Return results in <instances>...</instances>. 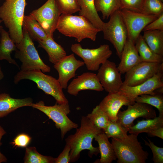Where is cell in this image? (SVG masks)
<instances>
[{
	"instance_id": "obj_1",
	"label": "cell",
	"mask_w": 163,
	"mask_h": 163,
	"mask_svg": "<svg viewBox=\"0 0 163 163\" xmlns=\"http://www.w3.org/2000/svg\"><path fill=\"white\" fill-rule=\"evenodd\" d=\"M103 132L95 126L86 116H82L81 126L76 128L74 134L69 136L66 139V144L71 147L70 152V162L77 161L83 150L89 151L88 155L92 158L100 152L98 147H94L92 141L95 135Z\"/></svg>"
},
{
	"instance_id": "obj_2",
	"label": "cell",
	"mask_w": 163,
	"mask_h": 163,
	"mask_svg": "<svg viewBox=\"0 0 163 163\" xmlns=\"http://www.w3.org/2000/svg\"><path fill=\"white\" fill-rule=\"evenodd\" d=\"M56 29L65 36L75 38L78 42L85 38L94 41L97 34L102 31L84 16L64 14L60 16Z\"/></svg>"
},
{
	"instance_id": "obj_3",
	"label": "cell",
	"mask_w": 163,
	"mask_h": 163,
	"mask_svg": "<svg viewBox=\"0 0 163 163\" xmlns=\"http://www.w3.org/2000/svg\"><path fill=\"white\" fill-rule=\"evenodd\" d=\"M27 5L26 0H7L0 7V18L15 44L23 38L22 25Z\"/></svg>"
},
{
	"instance_id": "obj_4",
	"label": "cell",
	"mask_w": 163,
	"mask_h": 163,
	"mask_svg": "<svg viewBox=\"0 0 163 163\" xmlns=\"http://www.w3.org/2000/svg\"><path fill=\"white\" fill-rule=\"evenodd\" d=\"M27 79L35 82L38 88L44 93L53 96L59 104L68 103L59 82L53 77L45 74L40 70H20L15 75L14 82L17 84L22 80Z\"/></svg>"
},
{
	"instance_id": "obj_5",
	"label": "cell",
	"mask_w": 163,
	"mask_h": 163,
	"mask_svg": "<svg viewBox=\"0 0 163 163\" xmlns=\"http://www.w3.org/2000/svg\"><path fill=\"white\" fill-rule=\"evenodd\" d=\"M138 136L132 134L122 139L111 138L117 163H145L149 153L144 151Z\"/></svg>"
},
{
	"instance_id": "obj_6",
	"label": "cell",
	"mask_w": 163,
	"mask_h": 163,
	"mask_svg": "<svg viewBox=\"0 0 163 163\" xmlns=\"http://www.w3.org/2000/svg\"><path fill=\"white\" fill-rule=\"evenodd\" d=\"M23 38L21 41L16 43L14 57L22 62L21 70H40L43 72H49L50 66L46 64L40 58L34 46L33 40L28 32L22 27Z\"/></svg>"
},
{
	"instance_id": "obj_7",
	"label": "cell",
	"mask_w": 163,
	"mask_h": 163,
	"mask_svg": "<svg viewBox=\"0 0 163 163\" xmlns=\"http://www.w3.org/2000/svg\"><path fill=\"white\" fill-rule=\"evenodd\" d=\"M31 107L43 113L55 123L56 127L61 130L62 140L68 132L78 127L77 124L67 116L70 112L69 103L59 104L56 103L53 106H47L43 101H40L35 104L33 103Z\"/></svg>"
},
{
	"instance_id": "obj_8",
	"label": "cell",
	"mask_w": 163,
	"mask_h": 163,
	"mask_svg": "<svg viewBox=\"0 0 163 163\" xmlns=\"http://www.w3.org/2000/svg\"><path fill=\"white\" fill-rule=\"evenodd\" d=\"M119 10L110 16L108 22L104 23L102 31L104 38L112 44L120 58L128 37L126 26Z\"/></svg>"
},
{
	"instance_id": "obj_9",
	"label": "cell",
	"mask_w": 163,
	"mask_h": 163,
	"mask_svg": "<svg viewBox=\"0 0 163 163\" xmlns=\"http://www.w3.org/2000/svg\"><path fill=\"white\" fill-rule=\"evenodd\" d=\"M61 13L56 0H48L43 5L30 12L28 16L37 21L48 36L53 38Z\"/></svg>"
},
{
	"instance_id": "obj_10",
	"label": "cell",
	"mask_w": 163,
	"mask_h": 163,
	"mask_svg": "<svg viewBox=\"0 0 163 163\" xmlns=\"http://www.w3.org/2000/svg\"><path fill=\"white\" fill-rule=\"evenodd\" d=\"M71 51L82 59L87 69L90 71L98 70L101 65L108 60L112 52L108 44L101 45L97 48L84 49L79 43L72 45Z\"/></svg>"
},
{
	"instance_id": "obj_11",
	"label": "cell",
	"mask_w": 163,
	"mask_h": 163,
	"mask_svg": "<svg viewBox=\"0 0 163 163\" xmlns=\"http://www.w3.org/2000/svg\"><path fill=\"white\" fill-rule=\"evenodd\" d=\"M126 26L127 39L135 44L144 27L158 17L157 16L138 12L126 9L119 10Z\"/></svg>"
},
{
	"instance_id": "obj_12",
	"label": "cell",
	"mask_w": 163,
	"mask_h": 163,
	"mask_svg": "<svg viewBox=\"0 0 163 163\" xmlns=\"http://www.w3.org/2000/svg\"><path fill=\"white\" fill-rule=\"evenodd\" d=\"M127 106L126 110L119 111L116 122L128 130L130 127L134 125V121L139 117L147 119L156 117L155 110L152 106L148 104L135 102Z\"/></svg>"
},
{
	"instance_id": "obj_13",
	"label": "cell",
	"mask_w": 163,
	"mask_h": 163,
	"mask_svg": "<svg viewBox=\"0 0 163 163\" xmlns=\"http://www.w3.org/2000/svg\"><path fill=\"white\" fill-rule=\"evenodd\" d=\"M163 67V62H142L125 73L123 85L131 87L140 84L156 74Z\"/></svg>"
},
{
	"instance_id": "obj_14",
	"label": "cell",
	"mask_w": 163,
	"mask_h": 163,
	"mask_svg": "<svg viewBox=\"0 0 163 163\" xmlns=\"http://www.w3.org/2000/svg\"><path fill=\"white\" fill-rule=\"evenodd\" d=\"M163 67L156 74L144 82L133 86L122 85L119 91L134 103L136 97L144 94L154 95L156 90L163 88Z\"/></svg>"
},
{
	"instance_id": "obj_15",
	"label": "cell",
	"mask_w": 163,
	"mask_h": 163,
	"mask_svg": "<svg viewBox=\"0 0 163 163\" xmlns=\"http://www.w3.org/2000/svg\"><path fill=\"white\" fill-rule=\"evenodd\" d=\"M97 74L105 91L108 92H118L123 85L121 74L115 63L109 60L102 64Z\"/></svg>"
},
{
	"instance_id": "obj_16",
	"label": "cell",
	"mask_w": 163,
	"mask_h": 163,
	"mask_svg": "<svg viewBox=\"0 0 163 163\" xmlns=\"http://www.w3.org/2000/svg\"><path fill=\"white\" fill-rule=\"evenodd\" d=\"M84 65L83 62L77 59L72 53L54 65L59 74L57 80L62 89H67L69 81L75 77L76 71Z\"/></svg>"
},
{
	"instance_id": "obj_17",
	"label": "cell",
	"mask_w": 163,
	"mask_h": 163,
	"mask_svg": "<svg viewBox=\"0 0 163 163\" xmlns=\"http://www.w3.org/2000/svg\"><path fill=\"white\" fill-rule=\"evenodd\" d=\"M133 103L128 97L118 91L108 93L99 106L110 121L116 122L117 114L120 108L123 106H128Z\"/></svg>"
},
{
	"instance_id": "obj_18",
	"label": "cell",
	"mask_w": 163,
	"mask_h": 163,
	"mask_svg": "<svg viewBox=\"0 0 163 163\" xmlns=\"http://www.w3.org/2000/svg\"><path fill=\"white\" fill-rule=\"evenodd\" d=\"M67 92L70 95L77 96L79 92L84 90H92L97 91L104 89L97 74L85 72L73 79L68 85Z\"/></svg>"
},
{
	"instance_id": "obj_19",
	"label": "cell",
	"mask_w": 163,
	"mask_h": 163,
	"mask_svg": "<svg viewBox=\"0 0 163 163\" xmlns=\"http://www.w3.org/2000/svg\"><path fill=\"white\" fill-rule=\"evenodd\" d=\"M117 68L121 74H124L142 62L133 42L127 39L123 47Z\"/></svg>"
},
{
	"instance_id": "obj_20",
	"label": "cell",
	"mask_w": 163,
	"mask_h": 163,
	"mask_svg": "<svg viewBox=\"0 0 163 163\" xmlns=\"http://www.w3.org/2000/svg\"><path fill=\"white\" fill-rule=\"evenodd\" d=\"M33 101L30 97L15 99L9 94H0V118L6 116L10 113L23 107L31 106Z\"/></svg>"
},
{
	"instance_id": "obj_21",
	"label": "cell",
	"mask_w": 163,
	"mask_h": 163,
	"mask_svg": "<svg viewBox=\"0 0 163 163\" xmlns=\"http://www.w3.org/2000/svg\"><path fill=\"white\" fill-rule=\"evenodd\" d=\"M38 42V47L42 48L46 51L48 54L49 61L54 65L67 56L64 48L55 42L53 38L48 36L45 40Z\"/></svg>"
},
{
	"instance_id": "obj_22",
	"label": "cell",
	"mask_w": 163,
	"mask_h": 163,
	"mask_svg": "<svg viewBox=\"0 0 163 163\" xmlns=\"http://www.w3.org/2000/svg\"><path fill=\"white\" fill-rule=\"evenodd\" d=\"M94 138L99 145L101 158L99 162L101 163H111L117 159L112 144L110 142L104 132L98 133Z\"/></svg>"
},
{
	"instance_id": "obj_23",
	"label": "cell",
	"mask_w": 163,
	"mask_h": 163,
	"mask_svg": "<svg viewBox=\"0 0 163 163\" xmlns=\"http://www.w3.org/2000/svg\"><path fill=\"white\" fill-rule=\"evenodd\" d=\"M0 60H6L19 67L16 62L11 57V53L16 49L15 43L11 38L8 32L0 26Z\"/></svg>"
},
{
	"instance_id": "obj_24",
	"label": "cell",
	"mask_w": 163,
	"mask_h": 163,
	"mask_svg": "<svg viewBox=\"0 0 163 163\" xmlns=\"http://www.w3.org/2000/svg\"><path fill=\"white\" fill-rule=\"evenodd\" d=\"M80 10L79 15L85 17L96 27L102 30L104 22L97 11L94 0H78Z\"/></svg>"
},
{
	"instance_id": "obj_25",
	"label": "cell",
	"mask_w": 163,
	"mask_h": 163,
	"mask_svg": "<svg viewBox=\"0 0 163 163\" xmlns=\"http://www.w3.org/2000/svg\"><path fill=\"white\" fill-rule=\"evenodd\" d=\"M163 126V115H159L153 119L138 120L137 123L129 128L130 134L137 136L141 133H145L160 127Z\"/></svg>"
},
{
	"instance_id": "obj_26",
	"label": "cell",
	"mask_w": 163,
	"mask_h": 163,
	"mask_svg": "<svg viewBox=\"0 0 163 163\" xmlns=\"http://www.w3.org/2000/svg\"><path fill=\"white\" fill-rule=\"evenodd\" d=\"M135 44L142 62H163V56L153 52L146 43L141 34L138 37Z\"/></svg>"
},
{
	"instance_id": "obj_27",
	"label": "cell",
	"mask_w": 163,
	"mask_h": 163,
	"mask_svg": "<svg viewBox=\"0 0 163 163\" xmlns=\"http://www.w3.org/2000/svg\"><path fill=\"white\" fill-rule=\"evenodd\" d=\"M143 38L150 49L155 53L163 56V30L144 31Z\"/></svg>"
},
{
	"instance_id": "obj_28",
	"label": "cell",
	"mask_w": 163,
	"mask_h": 163,
	"mask_svg": "<svg viewBox=\"0 0 163 163\" xmlns=\"http://www.w3.org/2000/svg\"><path fill=\"white\" fill-rule=\"evenodd\" d=\"M22 27L26 29L33 40L38 42L45 40L48 37L40 24L28 16H24Z\"/></svg>"
},
{
	"instance_id": "obj_29",
	"label": "cell",
	"mask_w": 163,
	"mask_h": 163,
	"mask_svg": "<svg viewBox=\"0 0 163 163\" xmlns=\"http://www.w3.org/2000/svg\"><path fill=\"white\" fill-rule=\"evenodd\" d=\"M163 88L155 91L156 93L152 95L144 94L136 97L135 102L143 103L155 107L158 110L159 115H163Z\"/></svg>"
},
{
	"instance_id": "obj_30",
	"label": "cell",
	"mask_w": 163,
	"mask_h": 163,
	"mask_svg": "<svg viewBox=\"0 0 163 163\" xmlns=\"http://www.w3.org/2000/svg\"><path fill=\"white\" fill-rule=\"evenodd\" d=\"M97 11L102 14L103 19H108L120 8V0H94Z\"/></svg>"
},
{
	"instance_id": "obj_31",
	"label": "cell",
	"mask_w": 163,
	"mask_h": 163,
	"mask_svg": "<svg viewBox=\"0 0 163 163\" xmlns=\"http://www.w3.org/2000/svg\"><path fill=\"white\" fill-rule=\"evenodd\" d=\"M54 158L41 154L37 151L35 147H26L24 158L25 163H55Z\"/></svg>"
},
{
	"instance_id": "obj_32",
	"label": "cell",
	"mask_w": 163,
	"mask_h": 163,
	"mask_svg": "<svg viewBox=\"0 0 163 163\" xmlns=\"http://www.w3.org/2000/svg\"><path fill=\"white\" fill-rule=\"evenodd\" d=\"M86 117L95 126L103 131L110 121L107 116L99 105L94 108L91 112Z\"/></svg>"
},
{
	"instance_id": "obj_33",
	"label": "cell",
	"mask_w": 163,
	"mask_h": 163,
	"mask_svg": "<svg viewBox=\"0 0 163 163\" xmlns=\"http://www.w3.org/2000/svg\"><path fill=\"white\" fill-rule=\"evenodd\" d=\"M103 131L109 138L122 139L128 135V130L116 122L109 121Z\"/></svg>"
},
{
	"instance_id": "obj_34",
	"label": "cell",
	"mask_w": 163,
	"mask_h": 163,
	"mask_svg": "<svg viewBox=\"0 0 163 163\" xmlns=\"http://www.w3.org/2000/svg\"><path fill=\"white\" fill-rule=\"evenodd\" d=\"M142 13L159 17L163 13V3L161 0H143Z\"/></svg>"
},
{
	"instance_id": "obj_35",
	"label": "cell",
	"mask_w": 163,
	"mask_h": 163,
	"mask_svg": "<svg viewBox=\"0 0 163 163\" xmlns=\"http://www.w3.org/2000/svg\"><path fill=\"white\" fill-rule=\"evenodd\" d=\"M62 14H72L79 11L78 0H56Z\"/></svg>"
},
{
	"instance_id": "obj_36",
	"label": "cell",
	"mask_w": 163,
	"mask_h": 163,
	"mask_svg": "<svg viewBox=\"0 0 163 163\" xmlns=\"http://www.w3.org/2000/svg\"><path fill=\"white\" fill-rule=\"evenodd\" d=\"M143 2V0H120V9L142 13Z\"/></svg>"
},
{
	"instance_id": "obj_37",
	"label": "cell",
	"mask_w": 163,
	"mask_h": 163,
	"mask_svg": "<svg viewBox=\"0 0 163 163\" xmlns=\"http://www.w3.org/2000/svg\"><path fill=\"white\" fill-rule=\"evenodd\" d=\"M148 142L144 140L145 145L149 147L153 154L152 160L154 163H163V148L156 145L150 139H147Z\"/></svg>"
},
{
	"instance_id": "obj_38",
	"label": "cell",
	"mask_w": 163,
	"mask_h": 163,
	"mask_svg": "<svg viewBox=\"0 0 163 163\" xmlns=\"http://www.w3.org/2000/svg\"><path fill=\"white\" fill-rule=\"evenodd\" d=\"M31 137L25 133L18 135L11 143L13 147L26 148L30 143Z\"/></svg>"
},
{
	"instance_id": "obj_39",
	"label": "cell",
	"mask_w": 163,
	"mask_h": 163,
	"mask_svg": "<svg viewBox=\"0 0 163 163\" xmlns=\"http://www.w3.org/2000/svg\"><path fill=\"white\" fill-rule=\"evenodd\" d=\"M157 30H163V13L156 19L146 25L142 31H144Z\"/></svg>"
},
{
	"instance_id": "obj_40",
	"label": "cell",
	"mask_w": 163,
	"mask_h": 163,
	"mask_svg": "<svg viewBox=\"0 0 163 163\" xmlns=\"http://www.w3.org/2000/svg\"><path fill=\"white\" fill-rule=\"evenodd\" d=\"M70 146L66 145L63 150L59 156L54 158L55 163H68L70 162V152L71 151Z\"/></svg>"
},
{
	"instance_id": "obj_41",
	"label": "cell",
	"mask_w": 163,
	"mask_h": 163,
	"mask_svg": "<svg viewBox=\"0 0 163 163\" xmlns=\"http://www.w3.org/2000/svg\"><path fill=\"white\" fill-rule=\"evenodd\" d=\"M150 137L156 136L163 139V126L151 130L147 133Z\"/></svg>"
},
{
	"instance_id": "obj_42",
	"label": "cell",
	"mask_w": 163,
	"mask_h": 163,
	"mask_svg": "<svg viewBox=\"0 0 163 163\" xmlns=\"http://www.w3.org/2000/svg\"><path fill=\"white\" fill-rule=\"evenodd\" d=\"M6 133V131L4 129L0 126V146L1 145V139L2 136ZM7 158L6 157L2 154L0 151V163L6 162L7 161Z\"/></svg>"
},
{
	"instance_id": "obj_43",
	"label": "cell",
	"mask_w": 163,
	"mask_h": 163,
	"mask_svg": "<svg viewBox=\"0 0 163 163\" xmlns=\"http://www.w3.org/2000/svg\"><path fill=\"white\" fill-rule=\"evenodd\" d=\"M4 77V74L2 70L0 65V80H2Z\"/></svg>"
},
{
	"instance_id": "obj_44",
	"label": "cell",
	"mask_w": 163,
	"mask_h": 163,
	"mask_svg": "<svg viewBox=\"0 0 163 163\" xmlns=\"http://www.w3.org/2000/svg\"><path fill=\"white\" fill-rule=\"evenodd\" d=\"M2 20L0 18V26H1L0 24H1V23H2ZM0 39H1V37H0Z\"/></svg>"
},
{
	"instance_id": "obj_45",
	"label": "cell",
	"mask_w": 163,
	"mask_h": 163,
	"mask_svg": "<svg viewBox=\"0 0 163 163\" xmlns=\"http://www.w3.org/2000/svg\"><path fill=\"white\" fill-rule=\"evenodd\" d=\"M161 1L162 2H163V0H161Z\"/></svg>"
},
{
	"instance_id": "obj_46",
	"label": "cell",
	"mask_w": 163,
	"mask_h": 163,
	"mask_svg": "<svg viewBox=\"0 0 163 163\" xmlns=\"http://www.w3.org/2000/svg\"><path fill=\"white\" fill-rule=\"evenodd\" d=\"M5 0V1H6V0Z\"/></svg>"
}]
</instances>
